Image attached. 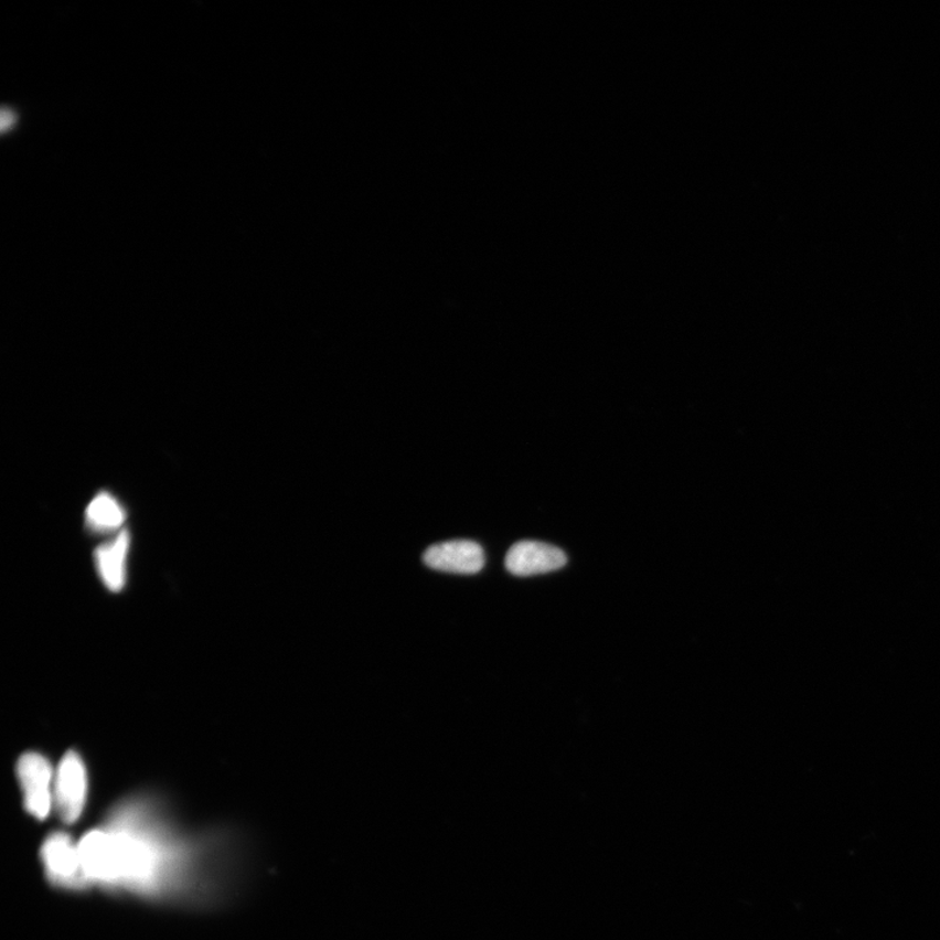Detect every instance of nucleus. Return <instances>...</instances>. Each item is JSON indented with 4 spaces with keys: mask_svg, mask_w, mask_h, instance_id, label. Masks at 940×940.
<instances>
[{
    "mask_svg": "<svg viewBox=\"0 0 940 940\" xmlns=\"http://www.w3.org/2000/svg\"><path fill=\"white\" fill-rule=\"evenodd\" d=\"M18 778L28 813L44 821L54 804V779L50 761L38 752H28L18 763Z\"/></svg>",
    "mask_w": 940,
    "mask_h": 940,
    "instance_id": "f257e3e1",
    "label": "nucleus"
},
{
    "mask_svg": "<svg viewBox=\"0 0 940 940\" xmlns=\"http://www.w3.org/2000/svg\"><path fill=\"white\" fill-rule=\"evenodd\" d=\"M88 793L87 769L75 751L64 755L54 779V804L63 822L81 818Z\"/></svg>",
    "mask_w": 940,
    "mask_h": 940,
    "instance_id": "f03ea898",
    "label": "nucleus"
},
{
    "mask_svg": "<svg viewBox=\"0 0 940 940\" xmlns=\"http://www.w3.org/2000/svg\"><path fill=\"white\" fill-rule=\"evenodd\" d=\"M42 859L50 880L63 887L81 888L88 882L85 878L81 852L64 833H54L42 846Z\"/></svg>",
    "mask_w": 940,
    "mask_h": 940,
    "instance_id": "7ed1b4c3",
    "label": "nucleus"
},
{
    "mask_svg": "<svg viewBox=\"0 0 940 940\" xmlns=\"http://www.w3.org/2000/svg\"><path fill=\"white\" fill-rule=\"evenodd\" d=\"M427 567L437 572L473 575L485 566V553L482 547L468 540L447 541L432 545L424 554Z\"/></svg>",
    "mask_w": 940,
    "mask_h": 940,
    "instance_id": "20e7f679",
    "label": "nucleus"
},
{
    "mask_svg": "<svg viewBox=\"0 0 940 940\" xmlns=\"http://www.w3.org/2000/svg\"><path fill=\"white\" fill-rule=\"evenodd\" d=\"M567 565V555L559 547L520 541L505 555V568L515 576H533L558 572Z\"/></svg>",
    "mask_w": 940,
    "mask_h": 940,
    "instance_id": "39448f33",
    "label": "nucleus"
},
{
    "mask_svg": "<svg viewBox=\"0 0 940 940\" xmlns=\"http://www.w3.org/2000/svg\"><path fill=\"white\" fill-rule=\"evenodd\" d=\"M128 548L130 534L120 532L110 543L99 546L96 551L97 572L113 592H119L125 587Z\"/></svg>",
    "mask_w": 940,
    "mask_h": 940,
    "instance_id": "423d86ee",
    "label": "nucleus"
},
{
    "mask_svg": "<svg viewBox=\"0 0 940 940\" xmlns=\"http://www.w3.org/2000/svg\"><path fill=\"white\" fill-rule=\"evenodd\" d=\"M126 514L122 505L109 493H99L87 509V525L97 533H109L120 528Z\"/></svg>",
    "mask_w": 940,
    "mask_h": 940,
    "instance_id": "0eeeda50",
    "label": "nucleus"
},
{
    "mask_svg": "<svg viewBox=\"0 0 940 940\" xmlns=\"http://www.w3.org/2000/svg\"><path fill=\"white\" fill-rule=\"evenodd\" d=\"M13 124H15V114L11 109L4 108L2 110V118H0V126H2V130L6 131L7 128H10Z\"/></svg>",
    "mask_w": 940,
    "mask_h": 940,
    "instance_id": "6e6552de",
    "label": "nucleus"
}]
</instances>
